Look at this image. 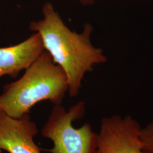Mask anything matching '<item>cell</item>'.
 <instances>
[{"instance_id": "5b68a950", "label": "cell", "mask_w": 153, "mask_h": 153, "mask_svg": "<svg viewBox=\"0 0 153 153\" xmlns=\"http://www.w3.org/2000/svg\"><path fill=\"white\" fill-rule=\"evenodd\" d=\"M38 133L30 114L16 119L0 111V150L8 153H41L33 140Z\"/></svg>"}, {"instance_id": "7a4b0ae2", "label": "cell", "mask_w": 153, "mask_h": 153, "mask_svg": "<svg viewBox=\"0 0 153 153\" xmlns=\"http://www.w3.org/2000/svg\"><path fill=\"white\" fill-rule=\"evenodd\" d=\"M68 89L64 71L45 50L21 78L4 86L0 111L18 119L30 114L33 107L42 101L61 104Z\"/></svg>"}, {"instance_id": "9c48e42d", "label": "cell", "mask_w": 153, "mask_h": 153, "mask_svg": "<svg viewBox=\"0 0 153 153\" xmlns=\"http://www.w3.org/2000/svg\"><path fill=\"white\" fill-rule=\"evenodd\" d=\"M0 153H2V150H0Z\"/></svg>"}, {"instance_id": "52a82bcc", "label": "cell", "mask_w": 153, "mask_h": 153, "mask_svg": "<svg viewBox=\"0 0 153 153\" xmlns=\"http://www.w3.org/2000/svg\"><path fill=\"white\" fill-rule=\"evenodd\" d=\"M145 153H153V138L148 143L145 149Z\"/></svg>"}, {"instance_id": "277c9868", "label": "cell", "mask_w": 153, "mask_h": 153, "mask_svg": "<svg viewBox=\"0 0 153 153\" xmlns=\"http://www.w3.org/2000/svg\"><path fill=\"white\" fill-rule=\"evenodd\" d=\"M141 128L131 116L104 117L101 121L95 153H144Z\"/></svg>"}, {"instance_id": "3957f363", "label": "cell", "mask_w": 153, "mask_h": 153, "mask_svg": "<svg viewBox=\"0 0 153 153\" xmlns=\"http://www.w3.org/2000/svg\"><path fill=\"white\" fill-rule=\"evenodd\" d=\"M85 112L84 102L71 105L68 111L61 104L53 106L41 131L43 137L53 142L51 153H95L98 134L91 125L85 123L79 128L73 126V121L82 119Z\"/></svg>"}, {"instance_id": "8992f818", "label": "cell", "mask_w": 153, "mask_h": 153, "mask_svg": "<svg viewBox=\"0 0 153 153\" xmlns=\"http://www.w3.org/2000/svg\"><path fill=\"white\" fill-rule=\"evenodd\" d=\"M45 51L38 33L32 35L21 43L0 48V78L9 76L16 78L26 70Z\"/></svg>"}, {"instance_id": "ba28073f", "label": "cell", "mask_w": 153, "mask_h": 153, "mask_svg": "<svg viewBox=\"0 0 153 153\" xmlns=\"http://www.w3.org/2000/svg\"><path fill=\"white\" fill-rule=\"evenodd\" d=\"M80 3L82 4L83 5H91L93 4L95 0H79Z\"/></svg>"}, {"instance_id": "6da1fadb", "label": "cell", "mask_w": 153, "mask_h": 153, "mask_svg": "<svg viewBox=\"0 0 153 153\" xmlns=\"http://www.w3.org/2000/svg\"><path fill=\"white\" fill-rule=\"evenodd\" d=\"M42 13L43 18L31 22L29 29L40 35L44 49L66 74L70 97H76L85 75L105 62L106 56L91 43V25H84L81 33L71 31L49 2L44 4Z\"/></svg>"}]
</instances>
